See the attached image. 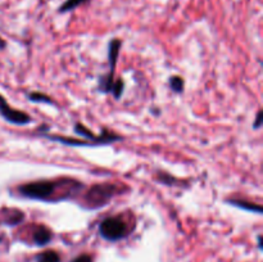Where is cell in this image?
<instances>
[{
  "instance_id": "cell-1",
  "label": "cell",
  "mask_w": 263,
  "mask_h": 262,
  "mask_svg": "<svg viewBox=\"0 0 263 262\" xmlns=\"http://www.w3.org/2000/svg\"><path fill=\"white\" fill-rule=\"evenodd\" d=\"M58 185L54 181L49 180H40V181L27 182L18 186V192L22 197L28 198V199L35 200H48L50 199L51 195L55 192Z\"/></svg>"
},
{
  "instance_id": "cell-2",
  "label": "cell",
  "mask_w": 263,
  "mask_h": 262,
  "mask_svg": "<svg viewBox=\"0 0 263 262\" xmlns=\"http://www.w3.org/2000/svg\"><path fill=\"white\" fill-rule=\"evenodd\" d=\"M117 193V186L113 184H98L94 185L89 189L87 192L86 199L87 207L89 208H99L103 205L107 204L110 199L113 198V195Z\"/></svg>"
},
{
  "instance_id": "cell-3",
  "label": "cell",
  "mask_w": 263,
  "mask_h": 262,
  "mask_svg": "<svg viewBox=\"0 0 263 262\" xmlns=\"http://www.w3.org/2000/svg\"><path fill=\"white\" fill-rule=\"evenodd\" d=\"M99 233L105 240L116 241L125 238L127 234V226L120 217H107L100 222Z\"/></svg>"
},
{
  "instance_id": "cell-4",
  "label": "cell",
  "mask_w": 263,
  "mask_h": 262,
  "mask_svg": "<svg viewBox=\"0 0 263 262\" xmlns=\"http://www.w3.org/2000/svg\"><path fill=\"white\" fill-rule=\"evenodd\" d=\"M121 45H122V41L120 39H113L112 41L108 45V62H109L110 66V72L107 76L102 77L99 81V90L103 92H110L112 90V85L115 82V68L116 63H117L118 54H120Z\"/></svg>"
},
{
  "instance_id": "cell-5",
  "label": "cell",
  "mask_w": 263,
  "mask_h": 262,
  "mask_svg": "<svg viewBox=\"0 0 263 262\" xmlns=\"http://www.w3.org/2000/svg\"><path fill=\"white\" fill-rule=\"evenodd\" d=\"M73 130L77 135L85 138V140L90 141V143H91L94 146L105 145V144H112V143H116V141H118L122 139L121 136L116 135V134H112L110 131H108V130H104L102 133V135L97 136V135H94V134L89 130V128H86L84 125H82V123H80V122L74 123Z\"/></svg>"
},
{
  "instance_id": "cell-6",
  "label": "cell",
  "mask_w": 263,
  "mask_h": 262,
  "mask_svg": "<svg viewBox=\"0 0 263 262\" xmlns=\"http://www.w3.org/2000/svg\"><path fill=\"white\" fill-rule=\"evenodd\" d=\"M0 115L4 117L5 121L18 126L27 125V123H30L31 121H32V118H31L27 113L10 107L7 103V100H5L2 95H0Z\"/></svg>"
},
{
  "instance_id": "cell-7",
  "label": "cell",
  "mask_w": 263,
  "mask_h": 262,
  "mask_svg": "<svg viewBox=\"0 0 263 262\" xmlns=\"http://www.w3.org/2000/svg\"><path fill=\"white\" fill-rule=\"evenodd\" d=\"M51 238H53V234L44 225L37 226L36 230L33 231L32 239L36 246H45V244H48L51 240Z\"/></svg>"
},
{
  "instance_id": "cell-8",
  "label": "cell",
  "mask_w": 263,
  "mask_h": 262,
  "mask_svg": "<svg viewBox=\"0 0 263 262\" xmlns=\"http://www.w3.org/2000/svg\"><path fill=\"white\" fill-rule=\"evenodd\" d=\"M228 203H230V204H233V205H235V207L240 208V210L249 211V212H253V213H258V215H261V213L263 212V210H262L261 205L256 204V203L248 202V200H243V199H229Z\"/></svg>"
},
{
  "instance_id": "cell-9",
  "label": "cell",
  "mask_w": 263,
  "mask_h": 262,
  "mask_svg": "<svg viewBox=\"0 0 263 262\" xmlns=\"http://www.w3.org/2000/svg\"><path fill=\"white\" fill-rule=\"evenodd\" d=\"M36 262H61V257L55 251H45L37 254Z\"/></svg>"
},
{
  "instance_id": "cell-10",
  "label": "cell",
  "mask_w": 263,
  "mask_h": 262,
  "mask_svg": "<svg viewBox=\"0 0 263 262\" xmlns=\"http://www.w3.org/2000/svg\"><path fill=\"white\" fill-rule=\"evenodd\" d=\"M87 0H66L63 4L59 7V13H67V12H71V10L76 9L77 7L82 5L84 3H86Z\"/></svg>"
},
{
  "instance_id": "cell-11",
  "label": "cell",
  "mask_w": 263,
  "mask_h": 262,
  "mask_svg": "<svg viewBox=\"0 0 263 262\" xmlns=\"http://www.w3.org/2000/svg\"><path fill=\"white\" fill-rule=\"evenodd\" d=\"M170 87L177 94L182 92L184 91V79L180 76H172L170 79Z\"/></svg>"
},
{
  "instance_id": "cell-12",
  "label": "cell",
  "mask_w": 263,
  "mask_h": 262,
  "mask_svg": "<svg viewBox=\"0 0 263 262\" xmlns=\"http://www.w3.org/2000/svg\"><path fill=\"white\" fill-rule=\"evenodd\" d=\"M28 99L31 102H37V103H46V104H53V100L45 94H41V92H30L28 94Z\"/></svg>"
},
{
  "instance_id": "cell-13",
  "label": "cell",
  "mask_w": 263,
  "mask_h": 262,
  "mask_svg": "<svg viewBox=\"0 0 263 262\" xmlns=\"http://www.w3.org/2000/svg\"><path fill=\"white\" fill-rule=\"evenodd\" d=\"M123 89H125V82H123L121 79L116 80V81L113 82L112 90H110V92L115 95L116 99H120V98L122 97V94H123Z\"/></svg>"
},
{
  "instance_id": "cell-14",
  "label": "cell",
  "mask_w": 263,
  "mask_h": 262,
  "mask_svg": "<svg viewBox=\"0 0 263 262\" xmlns=\"http://www.w3.org/2000/svg\"><path fill=\"white\" fill-rule=\"evenodd\" d=\"M23 220H25V215L21 211H13V213L8 216L7 223H9V225H18Z\"/></svg>"
},
{
  "instance_id": "cell-15",
  "label": "cell",
  "mask_w": 263,
  "mask_h": 262,
  "mask_svg": "<svg viewBox=\"0 0 263 262\" xmlns=\"http://www.w3.org/2000/svg\"><path fill=\"white\" fill-rule=\"evenodd\" d=\"M158 179L159 181L163 182V184H168V185H180L179 180H176L175 177L170 176V175L163 174V172H159L158 174Z\"/></svg>"
},
{
  "instance_id": "cell-16",
  "label": "cell",
  "mask_w": 263,
  "mask_h": 262,
  "mask_svg": "<svg viewBox=\"0 0 263 262\" xmlns=\"http://www.w3.org/2000/svg\"><path fill=\"white\" fill-rule=\"evenodd\" d=\"M71 262H92V258L91 256H89V254H81V256L72 259Z\"/></svg>"
},
{
  "instance_id": "cell-17",
  "label": "cell",
  "mask_w": 263,
  "mask_h": 262,
  "mask_svg": "<svg viewBox=\"0 0 263 262\" xmlns=\"http://www.w3.org/2000/svg\"><path fill=\"white\" fill-rule=\"evenodd\" d=\"M262 126V110H258L257 112V117H256V122L253 123V128L258 130L259 127Z\"/></svg>"
},
{
  "instance_id": "cell-18",
  "label": "cell",
  "mask_w": 263,
  "mask_h": 262,
  "mask_svg": "<svg viewBox=\"0 0 263 262\" xmlns=\"http://www.w3.org/2000/svg\"><path fill=\"white\" fill-rule=\"evenodd\" d=\"M5 48V41L0 38V49H4Z\"/></svg>"
},
{
  "instance_id": "cell-19",
  "label": "cell",
  "mask_w": 263,
  "mask_h": 262,
  "mask_svg": "<svg viewBox=\"0 0 263 262\" xmlns=\"http://www.w3.org/2000/svg\"><path fill=\"white\" fill-rule=\"evenodd\" d=\"M258 247L262 249V235H258Z\"/></svg>"
}]
</instances>
